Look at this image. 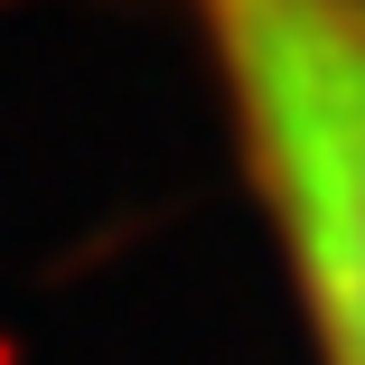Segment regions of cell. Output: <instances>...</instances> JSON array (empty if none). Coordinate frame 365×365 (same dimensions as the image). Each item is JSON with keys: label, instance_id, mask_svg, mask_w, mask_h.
I'll return each mask as SVG.
<instances>
[{"label": "cell", "instance_id": "cell-1", "mask_svg": "<svg viewBox=\"0 0 365 365\" xmlns=\"http://www.w3.org/2000/svg\"><path fill=\"white\" fill-rule=\"evenodd\" d=\"M319 365H365V0H187Z\"/></svg>", "mask_w": 365, "mask_h": 365}]
</instances>
